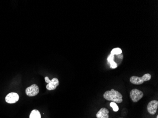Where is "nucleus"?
I'll list each match as a JSON object with an SVG mask.
<instances>
[{"label":"nucleus","mask_w":158,"mask_h":118,"mask_svg":"<svg viewBox=\"0 0 158 118\" xmlns=\"http://www.w3.org/2000/svg\"><path fill=\"white\" fill-rule=\"evenodd\" d=\"M152 78V76L150 74L147 73L144 74L142 77L137 76H132L130 79L131 83L134 85H141L145 81L150 80Z\"/></svg>","instance_id":"nucleus-2"},{"label":"nucleus","mask_w":158,"mask_h":118,"mask_svg":"<svg viewBox=\"0 0 158 118\" xmlns=\"http://www.w3.org/2000/svg\"></svg>","instance_id":"nucleus-14"},{"label":"nucleus","mask_w":158,"mask_h":118,"mask_svg":"<svg viewBox=\"0 0 158 118\" xmlns=\"http://www.w3.org/2000/svg\"><path fill=\"white\" fill-rule=\"evenodd\" d=\"M103 97L107 101H112L115 103H120L123 102V96L118 91L112 89L111 91L105 92Z\"/></svg>","instance_id":"nucleus-1"},{"label":"nucleus","mask_w":158,"mask_h":118,"mask_svg":"<svg viewBox=\"0 0 158 118\" xmlns=\"http://www.w3.org/2000/svg\"><path fill=\"white\" fill-rule=\"evenodd\" d=\"M110 105H111V106L113 110V111H114V112H117L119 110V107L118 106L117 103H115L112 102L110 103Z\"/></svg>","instance_id":"nucleus-12"},{"label":"nucleus","mask_w":158,"mask_h":118,"mask_svg":"<svg viewBox=\"0 0 158 118\" xmlns=\"http://www.w3.org/2000/svg\"><path fill=\"white\" fill-rule=\"evenodd\" d=\"M26 94L29 96H34L38 94L39 89L36 84H33L27 87L26 89Z\"/></svg>","instance_id":"nucleus-4"},{"label":"nucleus","mask_w":158,"mask_h":118,"mask_svg":"<svg viewBox=\"0 0 158 118\" xmlns=\"http://www.w3.org/2000/svg\"><path fill=\"white\" fill-rule=\"evenodd\" d=\"M107 61L110 63V67L111 69H116L118 67V65L115 62V55L111 54L107 57Z\"/></svg>","instance_id":"nucleus-9"},{"label":"nucleus","mask_w":158,"mask_h":118,"mask_svg":"<svg viewBox=\"0 0 158 118\" xmlns=\"http://www.w3.org/2000/svg\"><path fill=\"white\" fill-rule=\"evenodd\" d=\"M59 85V81L57 78H54L50 80V82L47 85V89L48 90H53Z\"/></svg>","instance_id":"nucleus-7"},{"label":"nucleus","mask_w":158,"mask_h":118,"mask_svg":"<svg viewBox=\"0 0 158 118\" xmlns=\"http://www.w3.org/2000/svg\"><path fill=\"white\" fill-rule=\"evenodd\" d=\"M143 93L138 89H134L131 91L130 97L133 102L136 103L143 97Z\"/></svg>","instance_id":"nucleus-3"},{"label":"nucleus","mask_w":158,"mask_h":118,"mask_svg":"<svg viewBox=\"0 0 158 118\" xmlns=\"http://www.w3.org/2000/svg\"><path fill=\"white\" fill-rule=\"evenodd\" d=\"M109 111L106 108H102L97 113L96 117L97 118H109Z\"/></svg>","instance_id":"nucleus-8"},{"label":"nucleus","mask_w":158,"mask_h":118,"mask_svg":"<svg viewBox=\"0 0 158 118\" xmlns=\"http://www.w3.org/2000/svg\"><path fill=\"white\" fill-rule=\"evenodd\" d=\"M158 101L157 100H153L149 103L148 104L147 111L151 115H154L158 109Z\"/></svg>","instance_id":"nucleus-5"},{"label":"nucleus","mask_w":158,"mask_h":118,"mask_svg":"<svg viewBox=\"0 0 158 118\" xmlns=\"http://www.w3.org/2000/svg\"><path fill=\"white\" fill-rule=\"evenodd\" d=\"M122 53V51L121 49L120 48H116L112 49L111 51V54H114V55H118V54H121Z\"/></svg>","instance_id":"nucleus-11"},{"label":"nucleus","mask_w":158,"mask_h":118,"mask_svg":"<svg viewBox=\"0 0 158 118\" xmlns=\"http://www.w3.org/2000/svg\"><path fill=\"white\" fill-rule=\"evenodd\" d=\"M30 118H41L40 112L37 110H34L30 113Z\"/></svg>","instance_id":"nucleus-10"},{"label":"nucleus","mask_w":158,"mask_h":118,"mask_svg":"<svg viewBox=\"0 0 158 118\" xmlns=\"http://www.w3.org/2000/svg\"><path fill=\"white\" fill-rule=\"evenodd\" d=\"M19 100V96L16 93H11L7 95L5 101L8 103H14Z\"/></svg>","instance_id":"nucleus-6"},{"label":"nucleus","mask_w":158,"mask_h":118,"mask_svg":"<svg viewBox=\"0 0 158 118\" xmlns=\"http://www.w3.org/2000/svg\"><path fill=\"white\" fill-rule=\"evenodd\" d=\"M158 118V115H157V118Z\"/></svg>","instance_id":"nucleus-13"}]
</instances>
